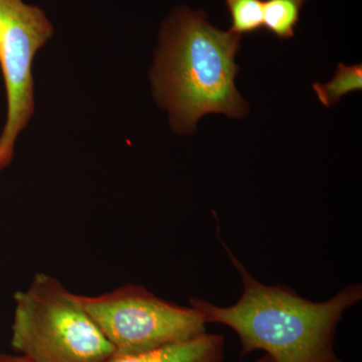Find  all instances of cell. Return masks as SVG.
I'll use <instances>...</instances> for the list:
<instances>
[{
  "label": "cell",
  "instance_id": "obj_2",
  "mask_svg": "<svg viewBox=\"0 0 362 362\" xmlns=\"http://www.w3.org/2000/svg\"><path fill=\"white\" fill-rule=\"evenodd\" d=\"M240 35L209 25L206 14L183 7L164 23L151 71L157 101L168 111L173 129L192 132L209 113L240 118L246 102L235 89V58Z\"/></svg>",
  "mask_w": 362,
  "mask_h": 362
},
{
  "label": "cell",
  "instance_id": "obj_10",
  "mask_svg": "<svg viewBox=\"0 0 362 362\" xmlns=\"http://www.w3.org/2000/svg\"><path fill=\"white\" fill-rule=\"evenodd\" d=\"M0 362H33L21 354H0Z\"/></svg>",
  "mask_w": 362,
  "mask_h": 362
},
{
  "label": "cell",
  "instance_id": "obj_6",
  "mask_svg": "<svg viewBox=\"0 0 362 362\" xmlns=\"http://www.w3.org/2000/svg\"><path fill=\"white\" fill-rule=\"evenodd\" d=\"M106 362H225V337L206 332L194 339L143 354L114 356Z\"/></svg>",
  "mask_w": 362,
  "mask_h": 362
},
{
  "label": "cell",
  "instance_id": "obj_8",
  "mask_svg": "<svg viewBox=\"0 0 362 362\" xmlns=\"http://www.w3.org/2000/svg\"><path fill=\"white\" fill-rule=\"evenodd\" d=\"M362 87V66H347L338 65L334 78L327 84H314L317 97L326 107L337 105L345 95L354 90H361Z\"/></svg>",
  "mask_w": 362,
  "mask_h": 362
},
{
  "label": "cell",
  "instance_id": "obj_4",
  "mask_svg": "<svg viewBox=\"0 0 362 362\" xmlns=\"http://www.w3.org/2000/svg\"><path fill=\"white\" fill-rule=\"evenodd\" d=\"M81 301L113 346L114 356L143 354L206 333L202 314L157 297L142 285L126 284Z\"/></svg>",
  "mask_w": 362,
  "mask_h": 362
},
{
  "label": "cell",
  "instance_id": "obj_3",
  "mask_svg": "<svg viewBox=\"0 0 362 362\" xmlns=\"http://www.w3.org/2000/svg\"><path fill=\"white\" fill-rule=\"evenodd\" d=\"M11 346L33 362H106L113 346L86 310L80 295L39 273L14 294Z\"/></svg>",
  "mask_w": 362,
  "mask_h": 362
},
{
  "label": "cell",
  "instance_id": "obj_9",
  "mask_svg": "<svg viewBox=\"0 0 362 362\" xmlns=\"http://www.w3.org/2000/svg\"><path fill=\"white\" fill-rule=\"evenodd\" d=\"M226 6L235 35H251L264 28V0H226Z\"/></svg>",
  "mask_w": 362,
  "mask_h": 362
},
{
  "label": "cell",
  "instance_id": "obj_11",
  "mask_svg": "<svg viewBox=\"0 0 362 362\" xmlns=\"http://www.w3.org/2000/svg\"><path fill=\"white\" fill-rule=\"evenodd\" d=\"M256 362H273L270 357L268 356H264L263 357H259V358L257 359Z\"/></svg>",
  "mask_w": 362,
  "mask_h": 362
},
{
  "label": "cell",
  "instance_id": "obj_1",
  "mask_svg": "<svg viewBox=\"0 0 362 362\" xmlns=\"http://www.w3.org/2000/svg\"><path fill=\"white\" fill-rule=\"evenodd\" d=\"M221 244L244 289L239 301L228 307L190 298V307L206 324L235 331L243 357L263 351L273 362H344L335 352V333L343 313L361 301V284L349 285L327 301L315 303L287 286L262 284Z\"/></svg>",
  "mask_w": 362,
  "mask_h": 362
},
{
  "label": "cell",
  "instance_id": "obj_5",
  "mask_svg": "<svg viewBox=\"0 0 362 362\" xmlns=\"http://www.w3.org/2000/svg\"><path fill=\"white\" fill-rule=\"evenodd\" d=\"M54 28L40 7L0 0V70L6 90V124L0 134V173L11 165L14 146L35 112L33 64Z\"/></svg>",
  "mask_w": 362,
  "mask_h": 362
},
{
  "label": "cell",
  "instance_id": "obj_7",
  "mask_svg": "<svg viewBox=\"0 0 362 362\" xmlns=\"http://www.w3.org/2000/svg\"><path fill=\"white\" fill-rule=\"evenodd\" d=\"M306 0H266L264 1V28L280 40L294 37L295 28Z\"/></svg>",
  "mask_w": 362,
  "mask_h": 362
}]
</instances>
